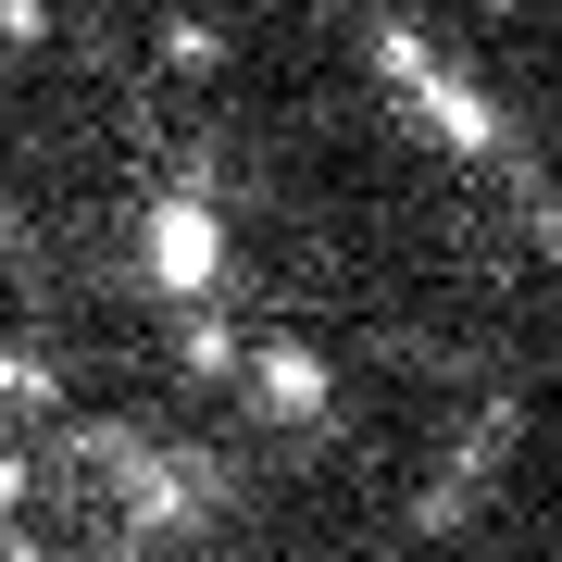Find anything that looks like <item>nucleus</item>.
Instances as JSON below:
<instances>
[{"mask_svg": "<svg viewBox=\"0 0 562 562\" xmlns=\"http://www.w3.org/2000/svg\"><path fill=\"white\" fill-rule=\"evenodd\" d=\"M50 25V0H0V38H38Z\"/></svg>", "mask_w": 562, "mask_h": 562, "instance_id": "7ed1b4c3", "label": "nucleus"}, {"mask_svg": "<svg viewBox=\"0 0 562 562\" xmlns=\"http://www.w3.org/2000/svg\"><path fill=\"white\" fill-rule=\"evenodd\" d=\"M150 262H162V288H201V276H213V213H201V201H162Z\"/></svg>", "mask_w": 562, "mask_h": 562, "instance_id": "f257e3e1", "label": "nucleus"}, {"mask_svg": "<svg viewBox=\"0 0 562 562\" xmlns=\"http://www.w3.org/2000/svg\"><path fill=\"white\" fill-rule=\"evenodd\" d=\"M262 401L313 413V401H325V362H313V350H262Z\"/></svg>", "mask_w": 562, "mask_h": 562, "instance_id": "f03ea898", "label": "nucleus"}]
</instances>
